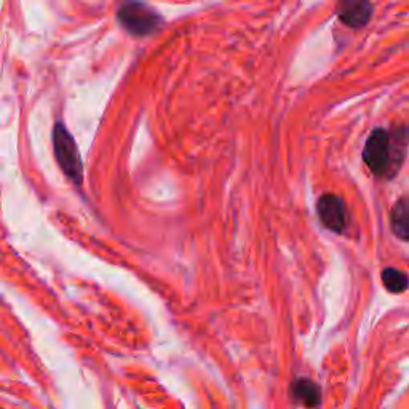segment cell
I'll return each mask as SVG.
<instances>
[{"label":"cell","instance_id":"ba28073f","mask_svg":"<svg viewBox=\"0 0 409 409\" xmlns=\"http://www.w3.org/2000/svg\"><path fill=\"white\" fill-rule=\"evenodd\" d=\"M381 278H382V283L387 291L394 294H400V293H405L408 290V275L406 272L400 271V268H395V267H387L384 268L382 273H381Z\"/></svg>","mask_w":409,"mask_h":409},{"label":"cell","instance_id":"277c9868","mask_svg":"<svg viewBox=\"0 0 409 409\" xmlns=\"http://www.w3.org/2000/svg\"><path fill=\"white\" fill-rule=\"evenodd\" d=\"M317 213L326 229L335 233H342L349 226V212L341 197L325 194L318 198Z\"/></svg>","mask_w":409,"mask_h":409},{"label":"cell","instance_id":"7a4b0ae2","mask_svg":"<svg viewBox=\"0 0 409 409\" xmlns=\"http://www.w3.org/2000/svg\"><path fill=\"white\" fill-rule=\"evenodd\" d=\"M51 139H53V150L58 165L74 184L80 186L84 181V163H82L79 148L72 134L67 131L66 125L58 122L53 128Z\"/></svg>","mask_w":409,"mask_h":409},{"label":"cell","instance_id":"52a82bcc","mask_svg":"<svg viewBox=\"0 0 409 409\" xmlns=\"http://www.w3.org/2000/svg\"><path fill=\"white\" fill-rule=\"evenodd\" d=\"M408 219H409V204L406 197L400 198L398 202L395 203L394 209L390 213V224H391V231L396 237H400L403 242L409 240V226H408Z\"/></svg>","mask_w":409,"mask_h":409},{"label":"cell","instance_id":"5b68a950","mask_svg":"<svg viewBox=\"0 0 409 409\" xmlns=\"http://www.w3.org/2000/svg\"><path fill=\"white\" fill-rule=\"evenodd\" d=\"M290 395L296 405H301L304 408L313 409L321 403V389L309 377L294 379L291 382Z\"/></svg>","mask_w":409,"mask_h":409},{"label":"cell","instance_id":"6da1fadb","mask_svg":"<svg viewBox=\"0 0 409 409\" xmlns=\"http://www.w3.org/2000/svg\"><path fill=\"white\" fill-rule=\"evenodd\" d=\"M406 128L394 131L376 128L368 136L363 148V160L374 176H394L406 157Z\"/></svg>","mask_w":409,"mask_h":409},{"label":"cell","instance_id":"8992f818","mask_svg":"<svg viewBox=\"0 0 409 409\" xmlns=\"http://www.w3.org/2000/svg\"><path fill=\"white\" fill-rule=\"evenodd\" d=\"M372 16L370 2H342L337 7V18L349 27H363Z\"/></svg>","mask_w":409,"mask_h":409},{"label":"cell","instance_id":"3957f363","mask_svg":"<svg viewBox=\"0 0 409 409\" xmlns=\"http://www.w3.org/2000/svg\"><path fill=\"white\" fill-rule=\"evenodd\" d=\"M117 18L125 31L141 37L157 32L163 25V18L159 11L141 2L124 4L117 11Z\"/></svg>","mask_w":409,"mask_h":409}]
</instances>
